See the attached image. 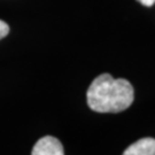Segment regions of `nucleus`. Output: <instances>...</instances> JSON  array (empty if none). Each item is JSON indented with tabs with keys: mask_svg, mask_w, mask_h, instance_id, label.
I'll use <instances>...</instances> for the list:
<instances>
[{
	"mask_svg": "<svg viewBox=\"0 0 155 155\" xmlns=\"http://www.w3.org/2000/svg\"><path fill=\"white\" fill-rule=\"evenodd\" d=\"M134 92L127 79H115L109 74H102L91 83L86 99L87 105L97 113H120L133 102Z\"/></svg>",
	"mask_w": 155,
	"mask_h": 155,
	"instance_id": "1",
	"label": "nucleus"
},
{
	"mask_svg": "<svg viewBox=\"0 0 155 155\" xmlns=\"http://www.w3.org/2000/svg\"><path fill=\"white\" fill-rule=\"evenodd\" d=\"M32 155H63V146L59 139L52 136H46L39 139L33 146Z\"/></svg>",
	"mask_w": 155,
	"mask_h": 155,
	"instance_id": "2",
	"label": "nucleus"
},
{
	"mask_svg": "<svg viewBox=\"0 0 155 155\" xmlns=\"http://www.w3.org/2000/svg\"><path fill=\"white\" fill-rule=\"evenodd\" d=\"M124 155H155V139L143 138L129 146L123 152Z\"/></svg>",
	"mask_w": 155,
	"mask_h": 155,
	"instance_id": "3",
	"label": "nucleus"
},
{
	"mask_svg": "<svg viewBox=\"0 0 155 155\" xmlns=\"http://www.w3.org/2000/svg\"><path fill=\"white\" fill-rule=\"evenodd\" d=\"M8 33H9V27H8V24L0 20V39L5 38Z\"/></svg>",
	"mask_w": 155,
	"mask_h": 155,
	"instance_id": "4",
	"label": "nucleus"
},
{
	"mask_svg": "<svg viewBox=\"0 0 155 155\" xmlns=\"http://www.w3.org/2000/svg\"><path fill=\"white\" fill-rule=\"evenodd\" d=\"M138 1L141 5L147 6V7H150V6H153L155 4V0H138Z\"/></svg>",
	"mask_w": 155,
	"mask_h": 155,
	"instance_id": "5",
	"label": "nucleus"
}]
</instances>
